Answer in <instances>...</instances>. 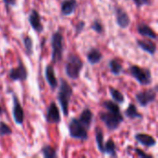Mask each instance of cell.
<instances>
[{"instance_id":"6da1fadb","label":"cell","mask_w":158,"mask_h":158,"mask_svg":"<svg viewBox=\"0 0 158 158\" xmlns=\"http://www.w3.org/2000/svg\"><path fill=\"white\" fill-rule=\"evenodd\" d=\"M58 93H57V101L61 106L62 112L65 117L69 116V102L73 94V89L69 83L65 79H60V83H58Z\"/></svg>"},{"instance_id":"7a4b0ae2","label":"cell","mask_w":158,"mask_h":158,"mask_svg":"<svg viewBox=\"0 0 158 158\" xmlns=\"http://www.w3.org/2000/svg\"><path fill=\"white\" fill-rule=\"evenodd\" d=\"M83 67L84 63L81 58L76 54H70L69 55L65 64V73L69 79L78 80Z\"/></svg>"},{"instance_id":"3957f363","label":"cell","mask_w":158,"mask_h":158,"mask_svg":"<svg viewBox=\"0 0 158 158\" xmlns=\"http://www.w3.org/2000/svg\"><path fill=\"white\" fill-rule=\"evenodd\" d=\"M51 47H52L51 61L53 65H56L62 60L63 52H64V36L60 30H57L52 34Z\"/></svg>"},{"instance_id":"277c9868","label":"cell","mask_w":158,"mask_h":158,"mask_svg":"<svg viewBox=\"0 0 158 158\" xmlns=\"http://www.w3.org/2000/svg\"><path fill=\"white\" fill-rule=\"evenodd\" d=\"M130 74L133 79H135L139 84L143 86L151 85L153 82L152 72L147 68H142L138 65H132L129 69Z\"/></svg>"},{"instance_id":"5b68a950","label":"cell","mask_w":158,"mask_h":158,"mask_svg":"<svg viewBox=\"0 0 158 158\" xmlns=\"http://www.w3.org/2000/svg\"><path fill=\"white\" fill-rule=\"evenodd\" d=\"M99 118L106 125V129L110 131L118 130L121 125V123L124 121V117L122 116L121 112L119 113H114L110 111L100 112Z\"/></svg>"},{"instance_id":"8992f818","label":"cell","mask_w":158,"mask_h":158,"mask_svg":"<svg viewBox=\"0 0 158 158\" xmlns=\"http://www.w3.org/2000/svg\"><path fill=\"white\" fill-rule=\"evenodd\" d=\"M69 133L71 138L81 142H85L89 139L88 130L76 118H72L69 123Z\"/></svg>"},{"instance_id":"52a82bcc","label":"cell","mask_w":158,"mask_h":158,"mask_svg":"<svg viewBox=\"0 0 158 158\" xmlns=\"http://www.w3.org/2000/svg\"><path fill=\"white\" fill-rule=\"evenodd\" d=\"M156 95H157V86H155L154 89L140 91L135 94V99L142 107H146L150 104L156 102Z\"/></svg>"},{"instance_id":"ba28073f","label":"cell","mask_w":158,"mask_h":158,"mask_svg":"<svg viewBox=\"0 0 158 158\" xmlns=\"http://www.w3.org/2000/svg\"><path fill=\"white\" fill-rule=\"evenodd\" d=\"M28 70L22 60L19 57V64L15 68H11L8 72V78L11 81H24L28 79Z\"/></svg>"},{"instance_id":"9c48e42d","label":"cell","mask_w":158,"mask_h":158,"mask_svg":"<svg viewBox=\"0 0 158 158\" xmlns=\"http://www.w3.org/2000/svg\"><path fill=\"white\" fill-rule=\"evenodd\" d=\"M114 13L116 17V22L118 26L121 29H127L131 23V17L124 7L120 6H116L114 8Z\"/></svg>"},{"instance_id":"30bf717a","label":"cell","mask_w":158,"mask_h":158,"mask_svg":"<svg viewBox=\"0 0 158 158\" xmlns=\"http://www.w3.org/2000/svg\"><path fill=\"white\" fill-rule=\"evenodd\" d=\"M12 101H13L12 113H13L14 121L17 125L22 126V124L24 122V118H25L24 110H23V107H22L18 96L14 93H12Z\"/></svg>"},{"instance_id":"8fae6325","label":"cell","mask_w":158,"mask_h":158,"mask_svg":"<svg viewBox=\"0 0 158 158\" xmlns=\"http://www.w3.org/2000/svg\"><path fill=\"white\" fill-rule=\"evenodd\" d=\"M45 120L47 123H50V124H59L60 123L61 115H60L59 108H58L57 105L56 104V102H51V104L49 105V106L46 110V114H45Z\"/></svg>"},{"instance_id":"7c38bea8","label":"cell","mask_w":158,"mask_h":158,"mask_svg":"<svg viewBox=\"0 0 158 158\" xmlns=\"http://www.w3.org/2000/svg\"><path fill=\"white\" fill-rule=\"evenodd\" d=\"M28 21L30 23V26L32 28V30L36 31L37 33H41L44 31V28L42 22V17L36 9L32 8L31 10L29 17H28Z\"/></svg>"},{"instance_id":"4fadbf2b","label":"cell","mask_w":158,"mask_h":158,"mask_svg":"<svg viewBox=\"0 0 158 158\" xmlns=\"http://www.w3.org/2000/svg\"><path fill=\"white\" fill-rule=\"evenodd\" d=\"M44 77H45V81H47V83L50 86L51 90L55 91L58 86V81H57V79L56 77L55 69H54L53 64H48V65L45 66Z\"/></svg>"},{"instance_id":"5bb4252c","label":"cell","mask_w":158,"mask_h":158,"mask_svg":"<svg viewBox=\"0 0 158 158\" xmlns=\"http://www.w3.org/2000/svg\"><path fill=\"white\" fill-rule=\"evenodd\" d=\"M78 7L77 0H63L60 4V14L63 17H69L75 13Z\"/></svg>"},{"instance_id":"9a60e30c","label":"cell","mask_w":158,"mask_h":158,"mask_svg":"<svg viewBox=\"0 0 158 158\" xmlns=\"http://www.w3.org/2000/svg\"><path fill=\"white\" fill-rule=\"evenodd\" d=\"M136 44H137V45L139 46L140 49H142L143 51L148 53L151 56H155V54L156 53V50H157L156 44L155 42H153L151 39L137 40Z\"/></svg>"},{"instance_id":"2e32d148","label":"cell","mask_w":158,"mask_h":158,"mask_svg":"<svg viewBox=\"0 0 158 158\" xmlns=\"http://www.w3.org/2000/svg\"><path fill=\"white\" fill-rule=\"evenodd\" d=\"M135 140L142 145L151 148L156 145V140L150 134L147 133H136L134 136Z\"/></svg>"},{"instance_id":"e0dca14e","label":"cell","mask_w":158,"mask_h":158,"mask_svg":"<svg viewBox=\"0 0 158 158\" xmlns=\"http://www.w3.org/2000/svg\"><path fill=\"white\" fill-rule=\"evenodd\" d=\"M81 123L89 131L92 127L93 124V120H94V113L92 112V110L88 107L84 108L81 113L80 114V117L78 118Z\"/></svg>"},{"instance_id":"ac0fdd59","label":"cell","mask_w":158,"mask_h":158,"mask_svg":"<svg viewBox=\"0 0 158 158\" xmlns=\"http://www.w3.org/2000/svg\"><path fill=\"white\" fill-rule=\"evenodd\" d=\"M137 31L139 34H141L143 37H147L148 39L151 40H156L157 39V34L156 32L146 23H139L137 26Z\"/></svg>"},{"instance_id":"d6986e66","label":"cell","mask_w":158,"mask_h":158,"mask_svg":"<svg viewBox=\"0 0 158 158\" xmlns=\"http://www.w3.org/2000/svg\"><path fill=\"white\" fill-rule=\"evenodd\" d=\"M86 57H87L88 62L91 65H96V64H99L101 62V60L103 59L104 56H103V54L101 53V51L99 49L92 47L88 51Z\"/></svg>"},{"instance_id":"ffe728a7","label":"cell","mask_w":158,"mask_h":158,"mask_svg":"<svg viewBox=\"0 0 158 158\" xmlns=\"http://www.w3.org/2000/svg\"><path fill=\"white\" fill-rule=\"evenodd\" d=\"M124 114H125V116H126L128 118H130V119H131V120H133V119H138V118H139V119H142V118H143V114H141V113L138 111L136 105H134L133 103H131V104L129 105V106H128V108L125 110Z\"/></svg>"},{"instance_id":"44dd1931","label":"cell","mask_w":158,"mask_h":158,"mask_svg":"<svg viewBox=\"0 0 158 158\" xmlns=\"http://www.w3.org/2000/svg\"><path fill=\"white\" fill-rule=\"evenodd\" d=\"M116 143L112 139H108L106 143H104V155H106L111 157H118Z\"/></svg>"},{"instance_id":"7402d4cb","label":"cell","mask_w":158,"mask_h":158,"mask_svg":"<svg viewBox=\"0 0 158 158\" xmlns=\"http://www.w3.org/2000/svg\"><path fill=\"white\" fill-rule=\"evenodd\" d=\"M108 90H109V94H110V95H111L114 102H116L117 104H124L125 96L120 91H118V89H116V88H114L112 86H110L108 88Z\"/></svg>"},{"instance_id":"603a6c76","label":"cell","mask_w":158,"mask_h":158,"mask_svg":"<svg viewBox=\"0 0 158 158\" xmlns=\"http://www.w3.org/2000/svg\"><path fill=\"white\" fill-rule=\"evenodd\" d=\"M95 142L99 152L104 155V131L100 127L95 128Z\"/></svg>"},{"instance_id":"cb8c5ba5","label":"cell","mask_w":158,"mask_h":158,"mask_svg":"<svg viewBox=\"0 0 158 158\" xmlns=\"http://www.w3.org/2000/svg\"><path fill=\"white\" fill-rule=\"evenodd\" d=\"M108 66H109V69H110V71L113 75L115 76H118L121 74V72L123 71V66L122 64L119 63L118 60L117 59H111L108 63Z\"/></svg>"},{"instance_id":"d4e9b609","label":"cell","mask_w":158,"mask_h":158,"mask_svg":"<svg viewBox=\"0 0 158 158\" xmlns=\"http://www.w3.org/2000/svg\"><path fill=\"white\" fill-rule=\"evenodd\" d=\"M22 42L24 45L25 53L28 56H31L33 54V42L32 39L29 35H23L22 36Z\"/></svg>"},{"instance_id":"484cf974","label":"cell","mask_w":158,"mask_h":158,"mask_svg":"<svg viewBox=\"0 0 158 158\" xmlns=\"http://www.w3.org/2000/svg\"><path fill=\"white\" fill-rule=\"evenodd\" d=\"M41 153L44 158H56L58 156L56 150L49 144H44L41 149Z\"/></svg>"},{"instance_id":"4316f807","label":"cell","mask_w":158,"mask_h":158,"mask_svg":"<svg viewBox=\"0 0 158 158\" xmlns=\"http://www.w3.org/2000/svg\"><path fill=\"white\" fill-rule=\"evenodd\" d=\"M102 106L106 109V111H110V112H114V113H119L120 111V107L118 106V105L111 100H105L102 102Z\"/></svg>"},{"instance_id":"83f0119b","label":"cell","mask_w":158,"mask_h":158,"mask_svg":"<svg viewBox=\"0 0 158 158\" xmlns=\"http://www.w3.org/2000/svg\"><path fill=\"white\" fill-rule=\"evenodd\" d=\"M91 29L98 34H103L105 32V28L103 23L99 19H94L91 25Z\"/></svg>"},{"instance_id":"f1b7e54d","label":"cell","mask_w":158,"mask_h":158,"mask_svg":"<svg viewBox=\"0 0 158 158\" xmlns=\"http://www.w3.org/2000/svg\"><path fill=\"white\" fill-rule=\"evenodd\" d=\"M12 134V130L10 127L3 121H0V136H8Z\"/></svg>"},{"instance_id":"f546056e","label":"cell","mask_w":158,"mask_h":158,"mask_svg":"<svg viewBox=\"0 0 158 158\" xmlns=\"http://www.w3.org/2000/svg\"><path fill=\"white\" fill-rule=\"evenodd\" d=\"M85 25H86V23L83 20H80L79 22L76 23V25H75V36H79L83 31Z\"/></svg>"},{"instance_id":"4dcf8cb0","label":"cell","mask_w":158,"mask_h":158,"mask_svg":"<svg viewBox=\"0 0 158 158\" xmlns=\"http://www.w3.org/2000/svg\"><path fill=\"white\" fill-rule=\"evenodd\" d=\"M133 1L134 5L138 7L141 8L144 6H150L152 5V0H131Z\"/></svg>"},{"instance_id":"1f68e13d","label":"cell","mask_w":158,"mask_h":158,"mask_svg":"<svg viewBox=\"0 0 158 158\" xmlns=\"http://www.w3.org/2000/svg\"><path fill=\"white\" fill-rule=\"evenodd\" d=\"M134 151H135V153L137 154V156H139V157L141 158H153V156L152 155H148V154H146V153H144L143 150H141V149H139V148H135L134 149Z\"/></svg>"},{"instance_id":"d6a6232c","label":"cell","mask_w":158,"mask_h":158,"mask_svg":"<svg viewBox=\"0 0 158 158\" xmlns=\"http://www.w3.org/2000/svg\"><path fill=\"white\" fill-rule=\"evenodd\" d=\"M5 5L6 6H17V0H3Z\"/></svg>"},{"instance_id":"836d02e7","label":"cell","mask_w":158,"mask_h":158,"mask_svg":"<svg viewBox=\"0 0 158 158\" xmlns=\"http://www.w3.org/2000/svg\"><path fill=\"white\" fill-rule=\"evenodd\" d=\"M2 113H3V109H2V107H1V106H0V116L2 115Z\"/></svg>"}]
</instances>
